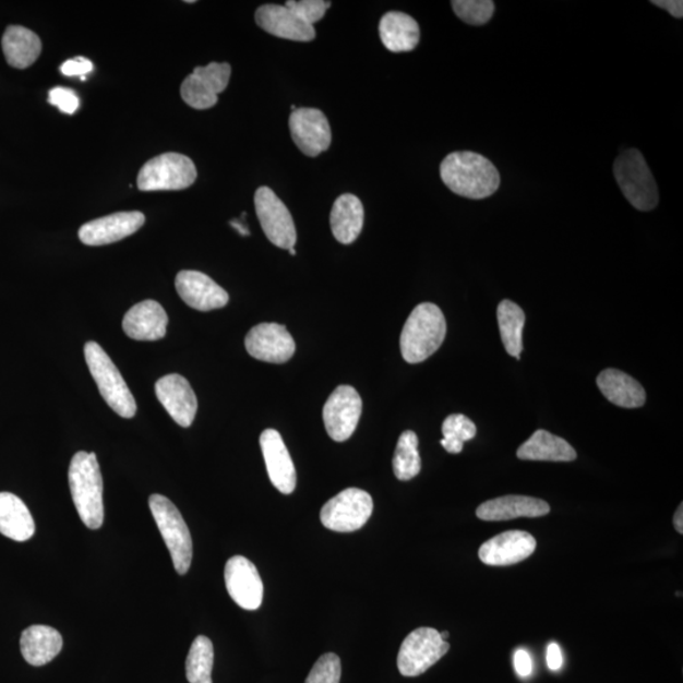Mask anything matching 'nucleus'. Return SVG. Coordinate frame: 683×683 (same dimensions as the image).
I'll list each match as a JSON object with an SVG mask.
<instances>
[{
	"instance_id": "obj_1",
	"label": "nucleus",
	"mask_w": 683,
	"mask_h": 683,
	"mask_svg": "<svg viewBox=\"0 0 683 683\" xmlns=\"http://www.w3.org/2000/svg\"><path fill=\"white\" fill-rule=\"evenodd\" d=\"M441 178L451 192L474 201L495 194L500 187V173L495 165L471 151H459L444 158Z\"/></svg>"
},
{
	"instance_id": "obj_2",
	"label": "nucleus",
	"mask_w": 683,
	"mask_h": 683,
	"mask_svg": "<svg viewBox=\"0 0 683 683\" xmlns=\"http://www.w3.org/2000/svg\"><path fill=\"white\" fill-rule=\"evenodd\" d=\"M71 496L87 528L99 529L105 522L103 478L97 455L77 452L69 467Z\"/></svg>"
},
{
	"instance_id": "obj_3",
	"label": "nucleus",
	"mask_w": 683,
	"mask_h": 683,
	"mask_svg": "<svg viewBox=\"0 0 683 683\" xmlns=\"http://www.w3.org/2000/svg\"><path fill=\"white\" fill-rule=\"evenodd\" d=\"M447 335V323L441 309L422 303L405 323L400 336L402 356L408 363H420L439 351Z\"/></svg>"
},
{
	"instance_id": "obj_4",
	"label": "nucleus",
	"mask_w": 683,
	"mask_h": 683,
	"mask_svg": "<svg viewBox=\"0 0 683 683\" xmlns=\"http://www.w3.org/2000/svg\"><path fill=\"white\" fill-rule=\"evenodd\" d=\"M87 368L97 384L103 399L107 402L118 416L133 418L137 412V404L127 386L121 372L97 342H87L84 347Z\"/></svg>"
},
{
	"instance_id": "obj_5",
	"label": "nucleus",
	"mask_w": 683,
	"mask_h": 683,
	"mask_svg": "<svg viewBox=\"0 0 683 683\" xmlns=\"http://www.w3.org/2000/svg\"><path fill=\"white\" fill-rule=\"evenodd\" d=\"M614 175L626 201L635 209L650 212L656 208L659 203L657 182L640 151H623L615 160Z\"/></svg>"
},
{
	"instance_id": "obj_6",
	"label": "nucleus",
	"mask_w": 683,
	"mask_h": 683,
	"mask_svg": "<svg viewBox=\"0 0 683 683\" xmlns=\"http://www.w3.org/2000/svg\"><path fill=\"white\" fill-rule=\"evenodd\" d=\"M148 504L157 528L169 548L175 570L179 575H185L192 565L193 539L184 518L178 507L163 495H151Z\"/></svg>"
},
{
	"instance_id": "obj_7",
	"label": "nucleus",
	"mask_w": 683,
	"mask_h": 683,
	"mask_svg": "<svg viewBox=\"0 0 683 683\" xmlns=\"http://www.w3.org/2000/svg\"><path fill=\"white\" fill-rule=\"evenodd\" d=\"M197 172L188 156L169 153L156 156L143 165L137 178L142 192L184 190L194 184Z\"/></svg>"
},
{
	"instance_id": "obj_8",
	"label": "nucleus",
	"mask_w": 683,
	"mask_h": 683,
	"mask_svg": "<svg viewBox=\"0 0 683 683\" xmlns=\"http://www.w3.org/2000/svg\"><path fill=\"white\" fill-rule=\"evenodd\" d=\"M373 512V500L361 489H346L325 503L321 511L323 526L338 534H351L369 522Z\"/></svg>"
},
{
	"instance_id": "obj_9",
	"label": "nucleus",
	"mask_w": 683,
	"mask_h": 683,
	"mask_svg": "<svg viewBox=\"0 0 683 683\" xmlns=\"http://www.w3.org/2000/svg\"><path fill=\"white\" fill-rule=\"evenodd\" d=\"M450 645L433 627H418L404 639L398 655V669L405 678H417L446 656Z\"/></svg>"
},
{
	"instance_id": "obj_10",
	"label": "nucleus",
	"mask_w": 683,
	"mask_h": 683,
	"mask_svg": "<svg viewBox=\"0 0 683 683\" xmlns=\"http://www.w3.org/2000/svg\"><path fill=\"white\" fill-rule=\"evenodd\" d=\"M257 218L267 240L283 250L293 249L297 229L291 214L272 189L261 187L255 194Z\"/></svg>"
},
{
	"instance_id": "obj_11",
	"label": "nucleus",
	"mask_w": 683,
	"mask_h": 683,
	"mask_svg": "<svg viewBox=\"0 0 683 683\" xmlns=\"http://www.w3.org/2000/svg\"><path fill=\"white\" fill-rule=\"evenodd\" d=\"M230 74L229 63L212 62L197 67L181 84V98L194 109H209L217 105L218 95L226 91Z\"/></svg>"
},
{
	"instance_id": "obj_12",
	"label": "nucleus",
	"mask_w": 683,
	"mask_h": 683,
	"mask_svg": "<svg viewBox=\"0 0 683 683\" xmlns=\"http://www.w3.org/2000/svg\"><path fill=\"white\" fill-rule=\"evenodd\" d=\"M362 415V399L356 388L342 385L333 392L323 408L325 429L333 441L351 439Z\"/></svg>"
},
{
	"instance_id": "obj_13",
	"label": "nucleus",
	"mask_w": 683,
	"mask_h": 683,
	"mask_svg": "<svg viewBox=\"0 0 683 683\" xmlns=\"http://www.w3.org/2000/svg\"><path fill=\"white\" fill-rule=\"evenodd\" d=\"M289 129L292 141L309 157H316L331 146V125L320 109L297 108L290 116Z\"/></svg>"
},
{
	"instance_id": "obj_14",
	"label": "nucleus",
	"mask_w": 683,
	"mask_h": 683,
	"mask_svg": "<svg viewBox=\"0 0 683 683\" xmlns=\"http://www.w3.org/2000/svg\"><path fill=\"white\" fill-rule=\"evenodd\" d=\"M245 349L253 359L268 363L288 362L296 354V342L285 325L261 323L245 336Z\"/></svg>"
},
{
	"instance_id": "obj_15",
	"label": "nucleus",
	"mask_w": 683,
	"mask_h": 683,
	"mask_svg": "<svg viewBox=\"0 0 683 683\" xmlns=\"http://www.w3.org/2000/svg\"><path fill=\"white\" fill-rule=\"evenodd\" d=\"M226 587L229 597L244 610H257L264 600V583L253 563L235 555L228 560L225 570Z\"/></svg>"
},
{
	"instance_id": "obj_16",
	"label": "nucleus",
	"mask_w": 683,
	"mask_h": 683,
	"mask_svg": "<svg viewBox=\"0 0 683 683\" xmlns=\"http://www.w3.org/2000/svg\"><path fill=\"white\" fill-rule=\"evenodd\" d=\"M536 548L534 536L523 530H510L484 542L480 547L479 558L488 566H512L529 559Z\"/></svg>"
},
{
	"instance_id": "obj_17",
	"label": "nucleus",
	"mask_w": 683,
	"mask_h": 683,
	"mask_svg": "<svg viewBox=\"0 0 683 683\" xmlns=\"http://www.w3.org/2000/svg\"><path fill=\"white\" fill-rule=\"evenodd\" d=\"M145 214L121 212L94 219L79 229V238L86 245H105L122 241L145 225Z\"/></svg>"
},
{
	"instance_id": "obj_18",
	"label": "nucleus",
	"mask_w": 683,
	"mask_h": 683,
	"mask_svg": "<svg viewBox=\"0 0 683 683\" xmlns=\"http://www.w3.org/2000/svg\"><path fill=\"white\" fill-rule=\"evenodd\" d=\"M177 291L184 303L200 312H211L228 304L229 296L224 288L200 272H181L175 280Z\"/></svg>"
},
{
	"instance_id": "obj_19",
	"label": "nucleus",
	"mask_w": 683,
	"mask_h": 683,
	"mask_svg": "<svg viewBox=\"0 0 683 683\" xmlns=\"http://www.w3.org/2000/svg\"><path fill=\"white\" fill-rule=\"evenodd\" d=\"M260 446L269 481L283 494H291L297 488V470L281 434L275 429H266L260 436Z\"/></svg>"
},
{
	"instance_id": "obj_20",
	"label": "nucleus",
	"mask_w": 683,
	"mask_h": 683,
	"mask_svg": "<svg viewBox=\"0 0 683 683\" xmlns=\"http://www.w3.org/2000/svg\"><path fill=\"white\" fill-rule=\"evenodd\" d=\"M155 391L157 399L160 400L175 422L184 428L193 424L197 411V400L185 378L178 375V373L164 376L157 381Z\"/></svg>"
},
{
	"instance_id": "obj_21",
	"label": "nucleus",
	"mask_w": 683,
	"mask_h": 683,
	"mask_svg": "<svg viewBox=\"0 0 683 683\" xmlns=\"http://www.w3.org/2000/svg\"><path fill=\"white\" fill-rule=\"evenodd\" d=\"M255 19L259 27L275 37L298 43H311L315 38L314 26L307 25L286 5H262L256 11Z\"/></svg>"
},
{
	"instance_id": "obj_22",
	"label": "nucleus",
	"mask_w": 683,
	"mask_h": 683,
	"mask_svg": "<svg viewBox=\"0 0 683 683\" xmlns=\"http://www.w3.org/2000/svg\"><path fill=\"white\" fill-rule=\"evenodd\" d=\"M550 512V504L546 503L544 500L507 495L481 504L476 511V515L484 522H503L516 518H539V516H544Z\"/></svg>"
},
{
	"instance_id": "obj_23",
	"label": "nucleus",
	"mask_w": 683,
	"mask_h": 683,
	"mask_svg": "<svg viewBox=\"0 0 683 683\" xmlns=\"http://www.w3.org/2000/svg\"><path fill=\"white\" fill-rule=\"evenodd\" d=\"M169 317L161 304L145 300L130 309L123 317V331L134 340H158L166 336Z\"/></svg>"
},
{
	"instance_id": "obj_24",
	"label": "nucleus",
	"mask_w": 683,
	"mask_h": 683,
	"mask_svg": "<svg viewBox=\"0 0 683 683\" xmlns=\"http://www.w3.org/2000/svg\"><path fill=\"white\" fill-rule=\"evenodd\" d=\"M597 384L603 396L618 407L634 409L643 407L646 403L645 388L623 371L603 370L597 379Z\"/></svg>"
},
{
	"instance_id": "obj_25",
	"label": "nucleus",
	"mask_w": 683,
	"mask_h": 683,
	"mask_svg": "<svg viewBox=\"0 0 683 683\" xmlns=\"http://www.w3.org/2000/svg\"><path fill=\"white\" fill-rule=\"evenodd\" d=\"M61 634L47 625H32L22 633L21 652L31 666L50 663L62 649Z\"/></svg>"
},
{
	"instance_id": "obj_26",
	"label": "nucleus",
	"mask_w": 683,
	"mask_h": 683,
	"mask_svg": "<svg viewBox=\"0 0 683 683\" xmlns=\"http://www.w3.org/2000/svg\"><path fill=\"white\" fill-rule=\"evenodd\" d=\"M379 31L381 43L392 52H409L419 44V25L409 14L386 13L380 21Z\"/></svg>"
},
{
	"instance_id": "obj_27",
	"label": "nucleus",
	"mask_w": 683,
	"mask_h": 683,
	"mask_svg": "<svg viewBox=\"0 0 683 683\" xmlns=\"http://www.w3.org/2000/svg\"><path fill=\"white\" fill-rule=\"evenodd\" d=\"M363 205L359 197L344 194L337 197L331 212V228L336 240L344 244L354 243L362 232Z\"/></svg>"
},
{
	"instance_id": "obj_28",
	"label": "nucleus",
	"mask_w": 683,
	"mask_h": 683,
	"mask_svg": "<svg viewBox=\"0 0 683 683\" xmlns=\"http://www.w3.org/2000/svg\"><path fill=\"white\" fill-rule=\"evenodd\" d=\"M35 531V520L27 505L11 492H0V534L15 542H26Z\"/></svg>"
},
{
	"instance_id": "obj_29",
	"label": "nucleus",
	"mask_w": 683,
	"mask_h": 683,
	"mask_svg": "<svg viewBox=\"0 0 683 683\" xmlns=\"http://www.w3.org/2000/svg\"><path fill=\"white\" fill-rule=\"evenodd\" d=\"M524 460H550V463H572L577 454L571 444L550 432L539 429L516 452Z\"/></svg>"
},
{
	"instance_id": "obj_30",
	"label": "nucleus",
	"mask_w": 683,
	"mask_h": 683,
	"mask_svg": "<svg viewBox=\"0 0 683 683\" xmlns=\"http://www.w3.org/2000/svg\"><path fill=\"white\" fill-rule=\"evenodd\" d=\"M4 57L14 69H27L41 55V39L28 28L10 26L2 39Z\"/></svg>"
},
{
	"instance_id": "obj_31",
	"label": "nucleus",
	"mask_w": 683,
	"mask_h": 683,
	"mask_svg": "<svg viewBox=\"0 0 683 683\" xmlns=\"http://www.w3.org/2000/svg\"><path fill=\"white\" fill-rule=\"evenodd\" d=\"M498 322L506 352L519 360L523 351V329L524 324H526V314L514 301L505 299L498 307Z\"/></svg>"
},
{
	"instance_id": "obj_32",
	"label": "nucleus",
	"mask_w": 683,
	"mask_h": 683,
	"mask_svg": "<svg viewBox=\"0 0 683 683\" xmlns=\"http://www.w3.org/2000/svg\"><path fill=\"white\" fill-rule=\"evenodd\" d=\"M418 444V435L415 432L405 431L402 433L393 459L396 479L409 481L415 479L422 470V459L419 456Z\"/></svg>"
},
{
	"instance_id": "obj_33",
	"label": "nucleus",
	"mask_w": 683,
	"mask_h": 683,
	"mask_svg": "<svg viewBox=\"0 0 683 683\" xmlns=\"http://www.w3.org/2000/svg\"><path fill=\"white\" fill-rule=\"evenodd\" d=\"M214 663L213 643L208 637L200 635L190 647L187 658V679L190 683H213Z\"/></svg>"
},
{
	"instance_id": "obj_34",
	"label": "nucleus",
	"mask_w": 683,
	"mask_h": 683,
	"mask_svg": "<svg viewBox=\"0 0 683 683\" xmlns=\"http://www.w3.org/2000/svg\"><path fill=\"white\" fill-rule=\"evenodd\" d=\"M442 447L452 455H458L464 450V443L475 439L478 428L470 418L464 415H452L442 426Z\"/></svg>"
},
{
	"instance_id": "obj_35",
	"label": "nucleus",
	"mask_w": 683,
	"mask_h": 683,
	"mask_svg": "<svg viewBox=\"0 0 683 683\" xmlns=\"http://www.w3.org/2000/svg\"><path fill=\"white\" fill-rule=\"evenodd\" d=\"M452 8L460 21L471 26L487 25L495 12V3L491 0H455Z\"/></svg>"
},
{
	"instance_id": "obj_36",
	"label": "nucleus",
	"mask_w": 683,
	"mask_h": 683,
	"mask_svg": "<svg viewBox=\"0 0 683 683\" xmlns=\"http://www.w3.org/2000/svg\"><path fill=\"white\" fill-rule=\"evenodd\" d=\"M340 674L339 657L335 654H325L317 659L305 683H339Z\"/></svg>"
},
{
	"instance_id": "obj_37",
	"label": "nucleus",
	"mask_w": 683,
	"mask_h": 683,
	"mask_svg": "<svg viewBox=\"0 0 683 683\" xmlns=\"http://www.w3.org/2000/svg\"><path fill=\"white\" fill-rule=\"evenodd\" d=\"M290 11L296 13L301 21H304L307 25L313 26L314 23L323 20L325 12H327L332 5L327 0H289L285 3Z\"/></svg>"
},
{
	"instance_id": "obj_38",
	"label": "nucleus",
	"mask_w": 683,
	"mask_h": 683,
	"mask_svg": "<svg viewBox=\"0 0 683 683\" xmlns=\"http://www.w3.org/2000/svg\"><path fill=\"white\" fill-rule=\"evenodd\" d=\"M49 103L65 115H74L79 109L77 95L74 91L68 89V87H53L49 93Z\"/></svg>"
},
{
	"instance_id": "obj_39",
	"label": "nucleus",
	"mask_w": 683,
	"mask_h": 683,
	"mask_svg": "<svg viewBox=\"0 0 683 683\" xmlns=\"http://www.w3.org/2000/svg\"><path fill=\"white\" fill-rule=\"evenodd\" d=\"M60 70L65 76H84L92 73L93 63L91 60L79 57L63 62Z\"/></svg>"
},
{
	"instance_id": "obj_40",
	"label": "nucleus",
	"mask_w": 683,
	"mask_h": 683,
	"mask_svg": "<svg viewBox=\"0 0 683 683\" xmlns=\"http://www.w3.org/2000/svg\"><path fill=\"white\" fill-rule=\"evenodd\" d=\"M514 669L522 679L529 678L534 671V662L526 649H518L514 655Z\"/></svg>"
},
{
	"instance_id": "obj_41",
	"label": "nucleus",
	"mask_w": 683,
	"mask_h": 683,
	"mask_svg": "<svg viewBox=\"0 0 683 683\" xmlns=\"http://www.w3.org/2000/svg\"><path fill=\"white\" fill-rule=\"evenodd\" d=\"M547 664L552 671L561 670L563 664V656L558 643H551L547 648Z\"/></svg>"
},
{
	"instance_id": "obj_42",
	"label": "nucleus",
	"mask_w": 683,
	"mask_h": 683,
	"mask_svg": "<svg viewBox=\"0 0 683 683\" xmlns=\"http://www.w3.org/2000/svg\"><path fill=\"white\" fill-rule=\"evenodd\" d=\"M652 4L669 12L672 17L681 20L683 17L682 0H654Z\"/></svg>"
},
{
	"instance_id": "obj_43",
	"label": "nucleus",
	"mask_w": 683,
	"mask_h": 683,
	"mask_svg": "<svg viewBox=\"0 0 683 683\" xmlns=\"http://www.w3.org/2000/svg\"><path fill=\"white\" fill-rule=\"evenodd\" d=\"M674 528L679 531L680 535H683V505L680 504L676 514L673 516Z\"/></svg>"
},
{
	"instance_id": "obj_44",
	"label": "nucleus",
	"mask_w": 683,
	"mask_h": 683,
	"mask_svg": "<svg viewBox=\"0 0 683 683\" xmlns=\"http://www.w3.org/2000/svg\"><path fill=\"white\" fill-rule=\"evenodd\" d=\"M230 226L235 227L238 230V232H240L242 236L250 235V230L248 229V227L241 225L240 221L238 220L230 221Z\"/></svg>"
},
{
	"instance_id": "obj_45",
	"label": "nucleus",
	"mask_w": 683,
	"mask_h": 683,
	"mask_svg": "<svg viewBox=\"0 0 683 683\" xmlns=\"http://www.w3.org/2000/svg\"><path fill=\"white\" fill-rule=\"evenodd\" d=\"M441 637L443 640H446L450 637V633L448 632H443L441 633Z\"/></svg>"
},
{
	"instance_id": "obj_46",
	"label": "nucleus",
	"mask_w": 683,
	"mask_h": 683,
	"mask_svg": "<svg viewBox=\"0 0 683 683\" xmlns=\"http://www.w3.org/2000/svg\"><path fill=\"white\" fill-rule=\"evenodd\" d=\"M289 253H290V255H291V256H297V251H296V249H290V250H289Z\"/></svg>"
}]
</instances>
